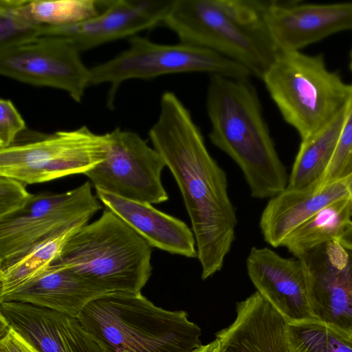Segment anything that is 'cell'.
<instances>
[{
    "label": "cell",
    "instance_id": "83f0119b",
    "mask_svg": "<svg viewBox=\"0 0 352 352\" xmlns=\"http://www.w3.org/2000/svg\"><path fill=\"white\" fill-rule=\"evenodd\" d=\"M25 186L16 179L0 175V219L19 211L29 202L34 194Z\"/></svg>",
    "mask_w": 352,
    "mask_h": 352
},
{
    "label": "cell",
    "instance_id": "ac0fdd59",
    "mask_svg": "<svg viewBox=\"0 0 352 352\" xmlns=\"http://www.w3.org/2000/svg\"><path fill=\"white\" fill-rule=\"evenodd\" d=\"M96 191L104 208L134 229L152 248L187 258L197 257L194 233L183 221L151 204L129 200L100 189Z\"/></svg>",
    "mask_w": 352,
    "mask_h": 352
},
{
    "label": "cell",
    "instance_id": "52a82bcc",
    "mask_svg": "<svg viewBox=\"0 0 352 352\" xmlns=\"http://www.w3.org/2000/svg\"><path fill=\"white\" fill-rule=\"evenodd\" d=\"M190 72H206L237 79L252 76L244 66L210 50L182 43L160 44L135 35L129 38L126 50L90 69L89 86L109 83L107 106L113 109L118 89L124 80Z\"/></svg>",
    "mask_w": 352,
    "mask_h": 352
},
{
    "label": "cell",
    "instance_id": "836d02e7",
    "mask_svg": "<svg viewBox=\"0 0 352 352\" xmlns=\"http://www.w3.org/2000/svg\"><path fill=\"white\" fill-rule=\"evenodd\" d=\"M349 66H350V69H351V70L352 72V50H351V60H350Z\"/></svg>",
    "mask_w": 352,
    "mask_h": 352
},
{
    "label": "cell",
    "instance_id": "9a60e30c",
    "mask_svg": "<svg viewBox=\"0 0 352 352\" xmlns=\"http://www.w3.org/2000/svg\"><path fill=\"white\" fill-rule=\"evenodd\" d=\"M246 267L256 292L287 323L316 319L310 305L306 271L300 259L282 257L269 248L252 247Z\"/></svg>",
    "mask_w": 352,
    "mask_h": 352
},
{
    "label": "cell",
    "instance_id": "5b68a950",
    "mask_svg": "<svg viewBox=\"0 0 352 352\" xmlns=\"http://www.w3.org/2000/svg\"><path fill=\"white\" fill-rule=\"evenodd\" d=\"M152 246L104 208L100 217L77 230L51 263L105 293H141L152 274Z\"/></svg>",
    "mask_w": 352,
    "mask_h": 352
},
{
    "label": "cell",
    "instance_id": "ffe728a7",
    "mask_svg": "<svg viewBox=\"0 0 352 352\" xmlns=\"http://www.w3.org/2000/svg\"><path fill=\"white\" fill-rule=\"evenodd\" d=\"M351 178V170L344 177L319 188L285 189L271 198L259 221L265 241L273 248L281 246L292 231L314 214L327 206L350 196Z\"/></svg>",
    "mask_w": 352,
    "mask_h": 352
},
{
    "label": "cell",
    "instance_id": "e0dca14e",
    "mask_svg": "<svg viewBox=\"0 0 352 352\" xmlns=\"http://www.w3.org/2000/svg\"><path fill=\"white\" fill-rule=\"evenodd\" d=\"M236 311L234 321L216 333L219 352H290L285 318L258 292Z\"/></svg>",
    "mask_w": 352,
    "mask_h": 352
},
{
    "label": "cell",
    "instance_id": "ba28073f",
    "mask_svg": "<svg viewBox=\"0 0 352 352\" xmlns=\"http://www.w3.org/2000/svg\"><path fill=\"white\" fill-rule=\"evenodd\" d=\"M110 133L96 134L87 126L42 134L0 148V175L26 185L85 174L106 157Z\"/></svg>",
    "mask_w": 352,
    "mask_h": 352
},
{
    "label": "cell",
    "instance_id": "4fadbf2b",
    "mask_svg": "<svg viewBox=\"0 0 352 352\" xmlns=\"http://www.w3.org/2000/svg\"><path fill=\"white\" fill-rule=\"evenodd\" d=\"M174 0L106 1L100 14L63 27L43 25L41 35L63 37L84 52L114 40L150 30L163 22Z\"/></svg>",
    "mask_w": 352,
    "mask_h": 352
},
{
    "label": "cell",
    "instance_id": "30bf717a",
    "mask_svg": "<svg viewBox=\"0 0 352 352\" xmlns=\"http://www.w3.org/2000/svg\"><path fill=\"white\" fill-rule=\"evenodd\" d=\"M89 182L62 193L34 194L21 210L0 219V261L67 226L86 224L102 204Z\"/></svg>",
    "mask_w": 352,
    "mask_h": 352
},
{
    "label": "cell",
    "instance_id": "2e32d148",
    "mask_svg": "<svg viewBox=\"0 0 352 352\" xmlns=\"http://www.w3.org/2000/svg\"><path fill=\"white\" fill-rule=\"evenodd\" d=\"M0 318L39 352H102L78 317L33 305L0 303Z\"/></svg>",
    "mask_w": 352,
    "mask_h": 352
},
{
    "label": "cell",
    "instance_id": "7402d4cb",
    "mask_svg": "<svg viewBox=\"0 0 352 352\" xmlns=\"http://www.w3.org/2000/svg\"><path fill=\"white\" fill-rule=\"evenodd\" d=\"M344 109L329 124L301 141L288 179L287 190L319 188L334 154L344 118Z\"/></svg>",
    "mask_w": 352,
    "mask_h": 352
},
{
    "label": "cell",
    "instance_id": "1f68e13d",
    "mask_svg": "<svg viewBox=\"0 0 352 352\" xmlns=\"http://www.w3.org/2000/svg\"><path fill=\"white\" fill-rule=\"evenodd\" d=\"M192 352H219V342L214 339L211 342L201 345Z\"/></svg>",
    "mask_w": 352,
    "mask_h": 352
},
{
    "label": "cell",
    "instance_id": "484cf974",
    "mask_svg": "<svg viewBox=\"0 0 352 352\" xmlns=\"http://www.w3.org/2000/svg\"><path fill=\"white\" fill-rule=\"evenodd\" d=\"M27 0H0V51L30 43L43 25L32 16Z\"/></svg>",
    "mask_w": 352,
    "mask_h": 352
},
{
    "label": "cell",
    "instance_id": "277c9868",
    "mask_svg": "<svg viewBox=\"0 0 352 352\" xmlns=\"http://www.w3.org/2000/svg\"><path fill=\"white\" fill-rule=\"evenodd\" d=\"M78 318L102 352H192L203 345L186 311L158 307L141 293L105 294Z\"/></svg>",
    "mask_w": 352,
    "mask_h": 352
},
{
    "label": "cell",
    "instance_id": "6da1fadb",
    "mask_svg": "<svg viewBox=\"0 0 352 352\" xmlns=\"http://www.w3.org/2000/svg\"><path fill=\"white\" fill-rule=\"evenodd\" d=\"M181 192L190 219L206 280L219 272L235 240L237 218L225 170L210 155L188 109L172 91H164L160 111L148 131Z\"/></svg>",
    "mask_w": 352,
    "mask_h": 352
},
{
    "label": "cell",
    "instance_id": "d6986e66",
    "mask_svg": "<svg viewBox=\"0 0 352 352\" xmlns=\"http://www.w3.org/2000/svg\"><path fill=\"white\" fill-rule=\"evenodd\" d=\"M105 294L72 272L50 264L27 281L1 294L0 303H28L78 317L91 300Z\"/></svg>",
    "mask_w": 352,
    "mask_h": 352
},
{
    "label": "cell",
    "instance_id": "d4e9b609",
    "mask_svg": "<svg viewBox=\"0 0 352 352\" xmlns=\"http://www.w3.org/2000/svg\"><path fill=\"white\" fill-rule=\"evenodd\" d=\"M104 1L59 0L29 1L33 18L43 25L63 27L78 24L97 16Z\"/></svg>",
    "mask_w": 352,
    "mask_h": 352
},
{
    "label": "cell",
    "instance_id": "d6a6232c",
    "mask_svg": "<svg viewBox=\"0 0 352 352\" xmlns=\"http://www.w3.org/2000/svg\"><path fill=\"white\" fill-rule=\"evenodd\" d=\"M351 170L352 172V167H351ZM349 194H350V197H351V199L352 201V178H351V181L350 186H349Z\"/></svg>",
    "mask_w": 352,
    "mask_h": 352
},
{
    "label": "cell",
    "instance_id": "8fae6325",
    "mask_svg": "<svg viewBox=\"0 0 352 352\" xmlns=\"http://www.w3.org/2000/svg\"><path fill=\"white\" fill-rule=\"evenodd\" d=\"M0 74L19 82L67 91L80 102L89 86L90 69L69 40L43 36L26 44L0 51Z\"/></svg>",
    "mask_w": 352,
    "mask_h": 352
},
{
    "label": "cell",
    "instance_id": "4316f807",
    "mask_svg": "<svg viewBox=\"0 0 352 352\" xmlns=\"http://www.w3.org/2000/svg\"><path fill=\"white\" fill-rule=\"evenodd\" d=\"M352 167V85L338 144L320 187L344 177Z\"/></svg>",
    "mask_w": 352,
    "mask_h": 352
},
{
    "label": "cell",
    "instance_id": "44dd1931",
    "mask_svg": "<svg viewBox=\"0 0 352 352\" xmlns=\"http://www.w3.org/2000/svg\"><path fill=\"white\" fill-rule=\"evenodd\" d=\"M84 225L74 223L60 228L26 249L0 261V295L16 287L49 266L60 255L69 237Z\"/></svg>",
    "mask_w": 352,
    "mask_h": 352
},
{
    "label": "cell",
    "instance_id": "7c38bea8",
    "mask_svg": "<svg viewBox=\"0 0 352 352\" xmlns=\"http://www.w3.org/2000/svg\"><path fill=\"white\" fill-rule=\"evenodd\" d=\"M296 258L306 271L315 318L352 334V251L335 239Z\"/></svg>",
    "mask_w": 352,
    "mask_h": 352
},
{
    "label": "cell",
    "instance_id": "9c48e42d",
    "mask_svg": "<svg viewBox=\"0 0 352 352\" xmlns=\"http://www.w3.org/2000/svg\"><path fill=\"white\" fill-rule=\"evenodd\" d=\"M109 133L105 159L84 174L95 188L151 204L168 200L161 179L166 164L159 153L135 132L117 127Z\"/></svg>",
    "mask_w": 352,
    "mask_h": 352
},
{
    "label": "cell",
    "instance_id": "5bb4252c",
    "mask_svg": "<svg viewBox=\"0 0 352 352\" xmlns=\"http://www.w3.org/2000/svg\"><path fill=\"white\" fill-rule=\"evenodd\" d=\"M264 19L280 52L299 51L333 34L352 30V2L269 1Z\"/></svg>",
    "mask_w": 352,
    "mask_h": 352
},
{
    "label": "cell",
    "instance_id": "3957f363",
    "mask_svg": "<svg viewBox=\"0 0 352 352\" xmlns=\"http://www.w3.org/2000/svg\"><path fill=\"white\" fill-rule=\"evenodd\" d=\"M268 1L174 0L163 24L180 43L214 51L262 80L280 52L264 19Z\"/></svg>",
    "mask_w": 352,
    "mask_h": 352
},
{
    "label": "cell",
    "instance_id": "7a4b0ae2",
    "mask_svg": "<svg viewBox=\"0 0 352 352\" xmlns=\"http://www.w3.org/2000/svg\"><path fill=\"white\" fill-rule=\"evenodd\" d=\"M210 142L241 170L255 199L284 191L288 177L267 122L256 89L247 79L212 74L206 93Z\"/></svg>",
    "mask_w": 352,
    "mask_h": 352
},
{
    "label": "cell",
    "instance_id": "8992f818",
    "mask_svg": "<svg viewBox=\"0 0 352 352\" xmlns=\"http://www.w3.org/2000/svg\"><path fill=\"white\" fill-rule=\"evenodd\" d=\"M285 121L306 140L344 109L351 90L321 54L280 52L262 79Z\"/></svg>",
    "mask_w": 352,
    "mask_h": 352
},
{
    "label": "cell",
    "instance_id": "603a6c76",
    "mask_svg": "<svg viewBox=\"0 0 352 352\" xmlns=\"http://www.w3.org/2000/svg\"><path fill=\"white\" fill-rule=\"evenodd\" d=\"M350 196L340 199L321 209L284 240L285 247L295 257L327 242L336 239L351 221Z\"/></svg>",
    "mask_w": 352,
    "mask_h": 352
},
{
    "label": "cell",
    "instance_id": "f1b7e54d",
    "mask_svg": "<svg viewBox=\"0 0 352 352\" xmlns=\"http://www.w3.org/2000/svg\"><path fill=\"white\" fill-rule=\"evenodd\" d=\"M25 129V123L10 100H0V148L12 145L20 133Z\"/></svg>",
    "mask_w": 352,
    "mask_h": 352
},
{
    "label": "cell",
    "instance_id": "4dcf8cb0",
    "mask_svg": "<svg viewBox=\"0 0 352 352\" xmlns=\"http://www.w3.org/2000/svg\"><path fill=\"white\" fill-rule=\"evenodd\" d=\"M336 240L343 247L352 251V220L347 224L342 234Z\"/></svg>",
    "mask_w": 352,
    "mask_h": 352
},
{
    "label": "cell",
    "instance_id": "cb8c5ba5",
    "mask_svg": "<svg viewBox=\"0 0 352 352\" xmlns=\"http://www.w3.org/2000/svg\"><path fill=\"white\" fill-rule=\"evenodd\" d=\"M290 352H352V334L317 319L287 323Z\"/></svg>",
    "mask_w": 352,
    "mask_h": 352
},
{
    "label": "cell",
    "instance_id": "f546056e",
    "mask_svg": "<svg viewBox=\"0 0 352 352\" xmlns=\"http://www.w3.org/2000/svg\"><path fill=\"white\" fill-rule=\"evenodd\" d=\"M0 352H39L10 326L0 333Z\"/></svg>",
    "mask_w": 352,
    "mask_h": 352
}]
</instances>
